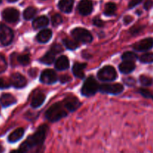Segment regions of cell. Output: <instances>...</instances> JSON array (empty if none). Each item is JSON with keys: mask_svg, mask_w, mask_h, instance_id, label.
<instances>
[{"mask_svg": "<svg viewBox=\"0 0 153 153\" xmlns=\"http://www.w3.org/2000/svg\"><path fill=\"white\" fill-rule=\"evenodd\" d=\"M48 126L43 124L39 127L34 134H31L28 137L22 144L19 149L22 153L38 152L43 146V143L46 140V133L48 131Z\"/></svg>", "mask_w": 153, "mask_h": 153, "instance_id": "1", "label": "cell"}, {"mask_svg": "<svg viewBox=\"0 0 153 153\" xmlns=\"http://www.w3.org/2000/svg\"><path fill=\"white\" fill-rule=\"evenodd\" d=\"M67 115V109L63 102H57L52 105L46 111V118L50 122H57Z\"/></svg>", "mask_w": 153, "mask_h": 153, "instance_id": "2", "label": "cell"}, {"mask_svg": "<svg viewBox=\"0 0 153 153\" xmlns=\"http://www.w3.org/2000/svg\"><path fill=\"white\" fill-rule=\"evenodd\" d=\"M100 90V85L93 76H91L84 83L82 88V94L85 97H92Z\"/></svg>", "mask_w": 153, "mask_h": 153, "instance_id": "3", "label": "cell"}, {"mask_svg": "<svg viewBox=\"0 0 153 153\" xmlns=\"http://www.w3.org/2000/svg\"><path fill=\"white\" fill-rule=\"evenodd\" d=\"M97 76L102 82H112L117 79V73L114 67L108 65L100 69L97 73Z\"/></svg>", "mask_w": 153, "mask_h": 153, "instance_id": "4", "label": "cell"}, {"mask_svg": "<svg viewBox=\"0 0 153 153\" xmlns=\"http://www.w3.org/2000/svg\"><path fill=\"white\" fill-rule=\"evenodd\" d=\"M71 34L77 42L79 41L83 43H88L93 40L92 34L85 28H76L71 31Z\"/></svg>", "mask_w": 153, "mask_h": 153, "instance_id": "5", "label": "cell"}, {"mask_svg": "<svg viewBox=\"0 0 153 153\" xmlns=\"http://www.w3.org/2000/svg\"><path fill=\"white\" fill-rule=\"evenodd\" d=\"M13 39V32L10 28L4 24H0V43L3 46H8Z\"/></svg>", "mask_w": 153, "mask_h": 153, "instance_id": "6", "label": "cell"}, {"mask_svg": "<svg viewBox=\"0 0 153 153\" xmlns=\"http://www.w3.org/2000/svg\"><path fill=\"white\" fill-rule=\"evenodd\" d=\"M3 19L9 23H15L18 22L19 19V12L13 7L5 8L1 13Z\"/></svg>", "mask_w": 153, "mask_h": 153, "instance_id": "7", "label": "cell"}, {"mask_svg": "<svg viewBox=\"0 0 153 153\" xmlns=\"http://www.w3.org/2000/svg\"><path fill=\"white\" fill-rule=\"evenodd\" d=\"M58 79V76L57 73L53 70H50V69L43 70L40 78V82L46 85H52V84L55 83Z\"/></svg>", "mask_w": 153, "mask_h": 153, "instance_id": "8", "label": "cell"}, {"mask_svg": "<svg viewBox=\"0 0 153 153\" xmlns=\"http://www.w3.org/2000/svg\"><path fill=\"white\" fill-rule=\"evenodd\" d=\"M100 91L104 94L118 95L123 91V86L121 84H114V85L106 84L100 86Z\"/></svg>", "mask_w": 153, "mask_h": 153, "instance_id": "9", "label": "cell"}, {"mask_svg": "<svg viewBox=\"0 0 153 153\" xmlns=\"http://www.w3.org/2000/svg\"><path fill=\"white\" fill-rule=\"evenodd\" d=\"M62 102L65 108L67 109V111L70 112L75 111L76 110H77L79 106L81 105V102H79V100L76 97H73V96L66 97Z\"/></svg>", "mask_w": 153, "mask_h": 153, "instance_id": "10", "label": "cell"}, {"mask_svg": "<svg viewBox=\"0 0 153 153\" xmlns=\"http://www.w3.org/2000/svg\"><path fill=\"white\" fill-rule=\"evenodd\" d=\"M10 85L15 88H22L27 85V80L22 75L19 73H15L10 76Z\"/></svg>", "mask_w": 153, "mask_h": 153, "instance_id": "11", "label": "cell"}, {"mask_svg": "<svg viewBox=\"0 0 153 153\" xmlns=\"http://www.w3.org/2000/svg\"><path fill=\"white\" fill-rule=\"evenodd\" d=\"M153 47V39L152 37L143 39L134 44L133 48L137 52H146Z\"/></svg>", "mask_w": 153, "mask_h": 153, "instance_id": "12", "label": "cell"}, {"mask_svg": "<svg viewBox=\"0 0 153 153\" xmlns=\"http://www.w3.org/2000/svg\"><path fill=\"white\" fill-rule=\"evenodd\" d=\"M78 10L83 16H88L93 11V2L91 0H81L78 4Z\"/></svg>", "mask_w": 153, "mask_h": 153, "instance_id": "13", "label": "cell"}, {"mask_svg": "<svg viewBox=\"0 0 153 153\" xmlns=\"http://www.w3.org/2000/svg\"><path fill=\"white\" fill-rule=\"evenodd\" d=\"M86 67L87 64L85 63H75L73 67V73L74 76L79 79H84L85 76L84 70Z\"/></svg>", "mask_w": 153, "mask_h": 153, "instance_id": "14", "label": "cell"}, {"mask_svg": "<svg viewBox=\"0 0 153 153\" xmlns=\"http://www.w3.org/2000/svg\"><path fill=\"white\" fill-rule=\"evenodd\" d=\"M55 67L59 71L67 70L70 67V61H69L68 58L67 56H64V55L60 56L55 61Z\"/></svg>", "mask_w": 153, "mask_h": 153, "instance_id": "15", "label": "cell"}, {"mask_svg": "<svg viewBox=\"0 0 153 153\" xmlns=\"http://www.w3.org/2000/svg\"><path fill=\"white\" fill-rule=\"evenodd\" d=\"M52 32L50 29H43L37 34L36 39L39 43H46L52 38Z\"/></svg>", "mask_w": 153, "mask_h": 153, "instance_id": "16", "label": "cell"}, {"mask_svg": "<svg viewBox=\"0 0 153 153\" xmlns=\"http://www.w3.org/2000/svg\"><path fill=\"white\" fill-rule=\"evenodd\" d=\"M16 102V100L15 97L10 94H3L0 97V103L4 108L8 107Z\"/></svg>", "mask_w": 153, "mask_h": 153, "instance_id": "17", "label": "cell"}, {"mask_svg": "<svg viewBox=\"0 0 153 153\" xmlns=\"http://www.w3.org/2000/svg\"><path fill=\"white\" fill-rule=\"evenodd\" d=\"M49 19L46 16H41L36 18L32 22V26L34 29H41L49 25Z\"/></svg>", "mask_w": 153, "mask_h": 153, "instance_id": "18", "label": "cell"}, {"mask_svg": "<svg viewBox=\"0 0 153 153\" xmlns=\"http://www.w3.org/2000/svg\"><path fill=\"white\" fill-rule=\"evenodd\" d=\"M74 4V0H60L58 7L64 13H69L72 11Z\"/></svg>", "mask_w": 153, "mask_h": 153, "instance_id": "19", "label": "cell"}, {"mask_svg": "<svg viewBox=\"0 0 153 153\" xmlns=\"http://www.w3.org/2000/svg\"><path fill=\"white\" fill-rule=\"evenodd\" d=\"M135 67V64L132 61H123L120 64L119 70L122 73L128 74L134 71Z\"/></svg>", "mask_w": 153, "mask_h": 153, "instance_id": "20", "label": "cell"}, {"mask_svg": "<svg viewBox=\"0 0 153 153\" xmlns=\"http://www.w3.org/2000/svg\"><path fill=\"white\" fill-rule=\"evenodd\" d=\"M45 99H46V96L42 93H38V94H35L32 97V100L31 102V107L37 108L40 107L44 102Z\"/></svg>", "mask_w": 153, "mask_h": 153, "instance_id": "21", "label": "cell"}, {"mask_svg": "<svg viewBox=\"0 0 153 153\" xmlns=\"http://www.w3.org/2000/svg\"><path fill=\"white\" fill-rule=\"evenodd\" d=\"M23 135L24 129L22 128H19L17 129L14 130L11 134H9L8 137H7V140H8L9 143H15V142L20 140Z\"/></svg>", "mask_w": 153, "mask_h": 153, "instance_id": "22", "label": "cell"}, {"mask_svg": "<svg viewBox=\"0 0 153 153\" xmlns=\"http://www.w3.org/2000/svg\"><path fill=\"white\" fill-rule=\"evenodd\" d=\"M55 55L56 54L54 53L52 51L49 50V52H46L41 58H40V61L41 63L44 64H47V65H50L52 63L55 61Z\"/></svg>", "mask_w": 153, "mask_h": 153, "instance_id": "23", "label": "cell"}, {"mask_svg": "<svg viewBox=\"0 0 153 153\" xmlns=\"http://www.w3.org/2000/svg\"><path fill=\"white\" fill-rule=\"evenodd\" d=\"M37 13V9L34 7H28L24 10L23 17L26 20H30L33 19Z\"/></svg>", "mask_w": 153, "mask_h": 153, "instance_id": "24", "label": "cell"}, {"mask_svg": "<svg viewBox=\"0 0 153 153\" xmlns=\"http://www.w3.org/2000/svg\"><path fill=\"white\" fill-rule=\"evenodd\" d=\"M117 10V6L113 2H108L105 4V6L104 13L106 16H112L115 13Z\"/></svg>", "mask_w": 153, "mask_h": 153, "instance_id": "25", "label": "cell"}, {"mask_svg": "<svg viewBox=\"0 0 153 153\" xmlns=\"http://www.w3.org/2000/svg\"><path fill=\"white\" fill-rule=\"evenodd\" d=\"M63 43H64V46H66V48L70 50H74L76 49L79 47V43L76 40H73L70 38H65L63 40Z\"/></svg>", "mask_w": 153, "mask_h": 153, "instance_id": "26", "label": "cell"}, {"mask_svg": "<svg viewBox=\"0 0 153 153\" xmlns=\"http://www.w3.org/2000/svg\"><path fill=\"white\" fill-rule=\"evenodd\" d=\"M122 59L123 61H132L134 62V61L137 59V54L132 52H126L122 55Z\"/></svg>", "mask_w": 153, "mask_h": 153, "instance_id": "27", "label": "cell"}, {"mask_svg": "<svg viewBox=\"0 0 153 153\" xmlns=\"http://www.w3.org/2000/svg\"><path fill=\"white\" fill-rule=\"evenodd\" d=\"M140 61L143 64H151L153 63V52L144 53L140 57Z\"/></svg>", "mask_w": 153, "mask_h": 153, "instance_id": "28", "label": "cell"}, {"mask_svg": "<svg viewBox=\"0 0 153 153\" xmlns=\"http://www.w3.org/2000/svg\"><path fill=\"white\" fill-rule=\"evenodd\" d=\"M16 61L19 64H20L21 65L23 66H26L27 64H29L30 62V58L28 55H19L16 58Z\"/></svg>", "mask_w": 153, "mask_h": 153, "instance_id": "29", "label": "cell"}, {"mask_svg": "<svg viewBox=\"0 0 153 153\" xmlns=\"http://www.w3.org/2000/svg\"><path fill=\"white\" fill-rule=\"evenodd\" d=\"M63 22V19L61 17V16L58 13L53 15L52 16V24L53 26H58V25H61Z\"/></svg>", "mask_w": 153, "mask_h": 153, "instance_id": "30", "label": "cell"}, {"mask_svg": "<svg viewBox=\"0 0 153 153\" xmlns=\"http://www.w3.org/2000/svg\"><path fill=\"white\" fill-rule=\"evenodd\" d=\"M140 82L143 86H150L152 84V79L146 76H140Z\"/></svg>", "mask_w": 153, "mask_h": 153, "instance_id": "31", "label": "cell"}, {"mask_svg": "<svg viewBox=\"0 0 153 153\" xmlns=\"http://www.w3.org/2000/svg\"><path fill=\"white\" fill-rule=\"evenodd\" d=\"M139 93L140 94V95L143 96V97L146 99H152L153 100V94L148 90L144 89V88H140L139 89Z\"/></svg>", "mask_w": 153, "mask_h": 153, "instance_id": "32", "label": "cell"}, {"mask_svg": "<svg viewBox=\"0 0 153 153\" xmlns=\"http://www.w3.org/2000/svg\"><path fill=\"white\" fill-rule=\"evenodd\" d=\"M7 69V62L5 61V58L3 55H0V73L5 71Z\"/></svg>", "mask_w": 153, "mask_h": 153, "instance_id": "33", "label": "cell"}, {"mask_svg": "<svg viewBox=\"0 0 153 153\" xmlns=\"http://www.w3.org/2000/svg\"><path fill=\"white\" fill-rule=\"evenodd\" d=\"M51 51H52V52H54V53L55 54H58V53H60V52H63V48L61 47V45L59 44H54L52 45V47H51Z\"/></svg>", "mask_w": 153, "mask_h": 153, "instance_id": "34", "label": "cell"}, {"mask_svg": "<svg viewBox=\"0 0 153 153\" xmlns=\"http://www.w3.org/2000/svg\"><path fill=\"white\" fill-rule=\"evenodd\" d=\"M10 86V83H8L7 81H5L4 79H0V88L1 89H4V88H9Z\"/></svg>", "mask_w": 153, "mask_h": 153, "instance_id": "35", "label": "cell"}, {"mask_svg": "<svg viewBox=\"0 0 153 153\" xmlns=\"http://www.w3.org/2000/svg\"><path fill=\"white\" fill-rule=\"evenodd\" d=\"M94 25H97L98 27H102L104 25V22L99 17H96L94 19Z\"/></svg>", "mask_w": 153, "mask_h": 153, "instance_id": "36", "label": "cell"}, {"mask_svg": "<svg viewBox=\"0 0 153 153\" xmlns=\"http://www.w3.org/2000/svg\"><path fill=\"white\" fill-rule=\"evenodd\" d=\"M141 1L142 0H130L129 4H128V7H129V8H133V7H135L136 5L140 4Z\"/></svg>", "mask_w": 153, "mask_h": 153, "instance_id": "37", "label": "cell"}, {"mask_svg": "<svg viewBox=\"0 0 153 153\" xmlns=\"http://www.w3.org/2000/svg\"><path fill=\"white\" fill-rule=\"evenodd\" d=\"M71 80L70 77L67 75H65V76H61V78H60V81H61V83H67V82H70Z\"/></svg>", "mask_w": 153, "mask_h": 153, "instance_id": "38", "label": "cell"}, {"mask_svg": "<svg viewBox=\"0 0 153 153\" xmlns=\"http://www.w3.org/2000/svg\"><path fill=\"white\" fill-rule=\"evenodd\" d=\"M124 81H125L126 85H130V86H132V85H134L135 84V80L133 78H128V79H125Z\"/></svg>", "mask_w": 153, "mask_h": 153, "instance_id": "39", "label": "cell"}, {"mask_svg": "<svg viewBox=\"0 0 153 153\" xmlns=\"http://www.w3.org/2000/svg\"><path fill=\"white\" fill-rule=\"evenodd\" d=\"M132 19H132V17H131V16H126L125 18H124V22H125L126 25H127V24L130 23V22L132 21Z\"/></svg>", "mask_w": 153, "mask_h": 153, "instance_id": "40", "label": "cell"}, {"mask_svg": "<svg viewBox=\"0 0 153 153\" xmlns=\"http://www.w3.org/2000/svg\"><path fill=\"white\" fill-rule=\"evenodd\" d=\"M152 4H153L152 1H150V0H149V1H147L146 3H145L144 7H145V8L147 9V10H148V9H149V7H152Z\"/></svg>", "mask_w": 153, "mask_h": 153, "instance_id": "41", "label": "cell"}, {"mask_svg": "<svg viewBox=\"0 0 153 153\" xmlns=\"http://www.w3.org/2000/svg\"><path fill=\"white\" fill-rule=\"evenodd\" d=\"M10 153H22L19 149H14V150H12L10 151Z\"/></svg>", "mask_w": 153, "mask_h": 153, "instance_id": "42", "label": "cell"}, {"mask_svg": "<svg viewBox=\"0 0 153 153\" xmlns=\"http://www.w3.org/2000/svg\"><path fill=\"white\" fill-rule=\"evenodd\" d=\"M3 152H4V148L0 145V153H3Z\"/></svg>", "mask_w": 153, "mask_h": 153, "instance_id": "43", "label": "cell"}, {"mask_svg": "<svg viewBox=\"0 0 153 153\" xmlns=\"http://www.w3.org/2000/svg\"><path fill=\"white\" fill-rule=\"evenodd\" d=\"M16 1H18V0H7V1H9V2H15Z\"/></svg>", "mask_w": 153, "mask_h": 153, "instance_id": "44", "label": "cell"}, {"mask_svg": "<svg viewBox=\"0 0 153 153\" xmlns=\"http://www.w3.org/2000/svg\"><path fill=\"white\" fill-rule=\"evenodd\" d=\"M1 0H0V3H1Z\"/></svg>", "mask_w": 153, "mask_h": 153, "instance_id": "45", "label": "cell"}]
</instances>
